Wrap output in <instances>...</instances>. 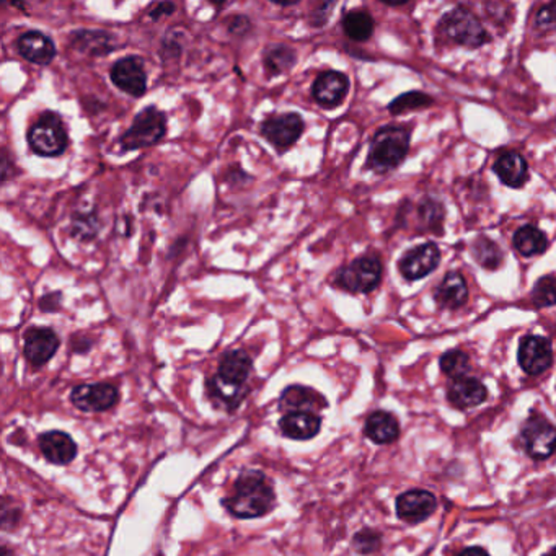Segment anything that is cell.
<instances>
[{"label": "cell", "mask_w": 556, "mask_h": 556, "mask_svg": "<svg viewBox=\"0 0 556 556\" xmlns=\"http://www.w3.org/2000/svg\"><path fill=\"white\" fill-rule=\"evenodd\" d=\"M366 436L376 444H390L398 439L400 426L397 417L387 411H376L366 421Z\"/></svg>", "instance_id": "obj_25"}, {"label": "cell", "mask_w": 556, "mask_h": 556, "mask_svg": "<svg viewBox=\"0 0 556 556\" xmlns=\"http://www.w3.org/2000/svg\"><path fill=\"white\" fill-rule=\"evenodd\" d=\"M493 170L498 175L499 180L511 188H521L529 178V165L517 152L501 154Z\"/></svg>", "instance_id": "obj_23"}, {"label": "cell", "mask_w": 556, "mask_h": 556, "mask_svg": "<svg viewBox=\"0 0 556 556\" xmlns=\"http://www.w3.org/2000/svg\"><path fill=\"white\" fill-rule=\"evenodd\" d=\"M252 358L244 350H235L224 354L217 376L207 382V390L213 398L235 407L240 401V390L252 372Z\"/></svg>", "instance_id": "obj_2"}, {"label": "cell", "mask_w": 556, "mask_h": 556, "mask_svg": "<svg viewBox=\"0 0 556 556\" xmlns=\"http://www.w3.org/2000/svg\"><path fill=\"white\" fill-rule=\"evenodd\" d=\"M543 556H556V548H553V550H550L547 555H543Z\"/></svg>", "instance_id": "obj_44"}, {"label": "cell", "mask_w": 556, "mask_h": 556, "mask_svg": "<svg viewBox=\"0 0 556 556\" xmlns=\"http://www.w3.org/2000/svg\"><path fill=\"white\" fill-rule=\"evenodd\" d=\"M71 401L82 411H107L118 401V390L110 384H83L75 387Z\"/></svg>", "instance_id": "obj_15"}, {"label": "cell", "mask_w": 556, "mask_h": 556, "mask_svg": "<svg viewBox=\"0 0 556 556\" xmlns=\"http://www.w3.org/2000/svg\"><path fill=\"white\" fill-rule=\"evenodd\" d=\"M305 129L302 116L299 113H283L266 118L260 126V134L273 148L284 152L292 148Z\"/></svg>", "instance_id": "obj_8"}, {"label": "cell", "mask_w": 556, "mask_h": 556, "mask_svg": "<svg viewBox=\"0 0 556 556\" xmlns=\"http://www.w3.org/2000/svg\"><path fill=\"white\" fill-rule=\"evenodd\" d=\"M167 134V116L156 105H149L140 110L134 118L129 129L120 138V146L123 150H139V149L156 146Z\"/></svg>", "instance_id": "obj_4"}, {"label": "cell", "mask_w": 556, "mask_h": 556, "mask_svg": "<svg viewBox=\"0 0 556 556\" xmlns=\"http://www.w3.org/2000/svg\"><path fill=\"white\" fill-rule=\"evenodd\" d=\"M110 77L120 91L131 95L134 99H139L148 91L146 67L142 59L138 56L118 59L110 71Z\"/></svg>", "instance_id": "obj_10"}, {"label": "cell", "mask_w": 556, "mask_h": 556, "mask_svg": "<svg viewBox=\"0 0 556 556\" xmlns=\"http://www.w3.org/2000/svg\"><path fill=\"white\" fill-rule=\"evenodd\" d=\"M40 449H42L43 455L56 465H66L77 455V446L72 441V437L61 431L42 434Z\"/></svg>", "instance_id": "obj_19"}, {"label": "cell", "mask_w": 556, "mask_h": 556, "mask_svg": "<svg viewBox=\"0 0 556 556\" xmlns=\"http://www.w3.org/2000/svg\"><path fill=\"white\" fill-rule=\"evenodd\" d=\"M523 449L535 460H545L556 450V429L542 415H532L522 427Z\"/></svg>", "instance_id": "obj_9"}, {"label": "cell", "mask_w": 556, "mask_h": 556, "mask_svg": "<svg viewBox=\"0 0 556 556\" xmlns=\"http://www.w3.org/2000/svg\"><path fill=\"white\" fill-rule=\"evenodd\" d=\"M252 28V20L246 17V15H235L229 20L227 24V30L230 34H235V36H244L248 34Z\"/></svg>", "instance_id": "obj_37"}, {"label": "cell", "mask_w": 556, "mask_h": 556, "mask_svg": "<svg viewBox=\"0 0 556 556\" xmlns=\"http://www.w3.org/2000/svg\"><path fill=\"white\" fill-rule=\"evenodd\" d=\"M434 297H436V302L444 309H450V311L460 309L468 299L465 278L460 273L446 274V278L442 279Z\"/></svg>", "instance_id": "obj_24"}, {"label": "cell", "mask_w": 556, "mask_h": 556, "mask_svg": "<svg viewBox=\"0 0 556 556\" xmlns=\"http://www.w3.org/2000/svg\"><path fill=\"white\" fill-rule=\"evenodd\" d=\"M433 103V99L423 91H408V93L400 95L398 99L393 100L392 103L388 105V110L393 115H401V113H407V111L417 110V108L431 107Z\"/></svg>", "instance_id": "obj_32"}, {"label": "cell", "mask_w": 556, "mask_h": 556, "mask_svg": "<svg viewBox=\"0 0 556 556\" xmlns=\"http://www.w3.org/2000/svg\"><path fill=\"white\" fill-rule=\"evenodd\" d=\"M486 387L475 377L454 379L447 388V398L455 408H474L486 400Z\"/></svg>", "instance_id": "obj_18"}, {"label": "cell", "mask_w": 556, "mask_h": 556, "mask_svg": "<svg viewBox=\"0 0 556 556\" xmlns=\"http://www.w3.org/2000/svg\"><path fill=\"white\" fill-rule=\"evenodd\" d=\"M295 62L297 54L286 44H273L263 54V64L271 75L286 74L295 66Z\"/></svg>", "instance_id": "obj_28"}, {"label": "cell", "mask_w": 556, "mask_h": 556, "mask_svg": "<svg viewBox=\"0 0 556 556\" xmlns=\"http://www.w3.org/2000/svg\"><path fill=\"white\" fill-rule=\"evenodd\" d=\"M17 50L22 58L36 66H48L56 58V44L42 32H26L18 38Z\"/></svg>", "instance_id": "obj_17"}, {"label": "cell", "mask_w": 556, "mask_h": 556, "mask_svg": "<svg viewBox=\"0 0 556 556\" xmlns=\"http://www.w3.org/2000/svg\"><path fill=\"white\" fill-rule=\"evenodd\" d=\"M532 299L537 307H551L556 303V276L548 274L540 278L533 291H532Z\"/></svg>", "instance_id": "obj_33"}, {"label": "cell", "mask_w": 556, "mask_h": 556, "mask_svg": "<svg viewBox=\"0 0 556 556\" xmlns=\"http://www.w3.org/2000/svg\"><path fill=\"white\" fill-rule=\"evenodd\" d=\"M327 405V400L319 392H315L309 387H302V385L287 387L281 395V408L286 409L289 413H295V411L313 413V411L325 408Z\"/></svg>", "instance_id": "obj_20"}, {"label": "cell", "mask_w": 556, "mask_h": 556, "mask_svg": "<svg viewBox=\"0 0 556 556\" xmlns=\"http://www.w3.org/2000/svg\"><path fill=\"white\" fill-rule=\"evenodd\" d=\"M439 260H441V250L429 242L403 254L398 263V270L403 278L417 281L431 274L439 266Z\"/></svg>", "instance_id": "obj_11"}, {"label": "cell", "mask_w": 556, "mask_h": 556, "mask_svg": "<svg viewBox=\"0 0 556 556\" xmlns=\"http://www.w3.org/2000/svg\"><path fill=\"white\" fill-rule=\"evenodd\" d=\"M441 34L455 44L476 50L490 42V34L474 12L465 7L450 10L439 22Z\"/></svg>", "instance_id": "obj_5"}, {"label": "cell", "mask_w": 556, "mask_h": 556, "mask_svg": "<svg viewBox=\"0 0 556 556\" xmlns=\"http://www.w3.org/2000/svg\"><path fill=\"white\" fill-rule=\"evenodd\" d=\"M72 344H74V351L77 352L89 351V348H91V341H89L87 338H81V341H77V340H74V341H72Z\"/></svg>", "instance_id": "obj_42"}, {"label": "cell", "mask_w": 556, "mask_h": 556, "mask_svg": "<svg viewBox=\"0 0 556 556\" xmlns=\"http://www.w3.org/2000/svg\"><path fill=\"white\" fill-rule=\"evenodd\" d=\"M417 213H419V217H421V222L425 224L426 229L441 232L442 221H444V206L439 201L426 197L421 201Z\"/></svg>", "instance_id": "obj_34"}, {"label": "cell", "mask_w": 556, "mask_h": 556, "mask_svg": "<svg viewBox=\"0 0 556 556\" xmlns=\"http://www.w3.org/2000/svg\"><path fill=\"white\" fill-rule=\"evenodd\" d=\"M514 248L523 256H537L548 248V238L533 225H523L514 234Z\"/></svg>", "instance_id": "obj_27"}, {"label": "cell", "mask_w": 556, "mask_h": 556, "mask_svg": "<svg viewBox=\"0 0 556 556\" xmlns=\"http://www.w3.org/2000/svg\"><path fill=\"white\" fill-rule=\"evenodd\" d=\"M180 54V43L177 42L173 36H170V38H165L164 44H162V56H164V58L175 59L178 58Z\"/></svg>", "instance_id": "obj_40"}, {"label": "cell", "mask_w": 556, "mask_h": 556, "mask_svg": "<svg viewBox=\"0 0 556 556\" xmlns=\"http://www.w3.org/2000/svg\"><path fill=\"white\" fill-rule=\"evenodd\" d=\"M279 426H281L283 434L287 437L295 439V441H307L319 434L321 419L315 413L295 411V413L284 415L279 421Z\"/></svg>", "instance_id": "obj_22"}, {"label": "cell", "mask_w": 556, "mask_h": 556, "mask_svg": "<svg viewBox=\"0 0 556 556\" xmlns=\"http://www.w3.org/2000/svg\"><path fill=\"white\" fill-rule=\"evenodd\" d=\"M380 545V535L372 531H364L354 537V548L360 553H372Z\"/></svg>", "instance_id": "obj_35"}, {"label": "cell", "mask_w": 556, "mask_h": 556, "mask_svg": "<svg viewBox=\"0 0 556 556\" xmlns=\"http://www.w3.org/2000/svg\"><path fill=\"white\" fill-rule=\"evenodd\" d=\"M441 370L446 376L452 377V379L465 377L466 372L470 370L468 354L460 350H452V351L442 354Z\"/></svg>", "instance_id": "obj_31"}, {"label": "cell", "mask_w": 556, "mask_h": 556, "mask_svg": "<svg viewBox=\"0 0 556 556\" xmlns=\"http://www.w3.org/2000/svg\"><path fill=\"white\" fill-rule=\"evenodd\" d=\"M535 26L542 32L556 30V2L543 5L535 17Z\"/></svg>", "instance_id": "obj_36"}, {"label": "cell", "mask_w": 556, "mask_h": 556, "mask_svg": "<svg viewBox=\"0 0 556 556\" xmlns=\"http://www.w3.org/2000/svg\"><path fill=\"white\" fill-rule=\"evenodd\" d=\"M26 139L34 154L42 157L61 156L66 152L69 146L66 126L62 123L61 116L53 111L40 115L36 123L26 134Z\"/></svg>", "instance_id": "obj_6"}, {"label": "cell", "mask_w": 556, "mask_h": 556, "mask_svg": "<svg viewBox=\"0 0 556 556\" xmlns=\"http://www.w3.org/2000/svg\"><path fill=\"white\" fill-rule=\"evenodd\" d=\"M350 91L348 75L338 71H327L315 79L312 85V95L320 107L333 110L343 103Z\"/></svg>", "instance_id": "obj_14"}, {"label": "cell", "mask_w": 556, "mask_h": 556, "mask_svg": "<svg viewBox=\"0 0 556 556\" xmlns=\"http://www.w3.org/2000/svg\"><path fill=\"white\" fill-rule=\"evenodd\" d=\"M2 556H15L14 553H10L9 550H4V555Z\"/></svg>", "instance_id": "obj_45"}, {"label": "cell", "mask_w": 556, "mask_h": 556, "mask_svg": "<svg viewBox=\"0 0 556 556\" xmlns=\"http://www.w3.org/2000/svg\"><path fill=\"white\" fill-rule=\"evenodd\" d=\"M61 302H62V294H61L59 291H56V292H48V294L40 297L38 307H40V311L42 312L53 313V312L61 309Z\"/></svg>", "instance_id": "obj_38"}, {"label": "cell", "mask_w": 556, "mask_h": 556, "mask_svg": "<svg viewBox=\"0 0 556 556\" xmlns=\"http://www.w3.org/2000/svg\"><path fill=\"white\" fill-rule=\"evenodd\" d=\"M408 150L409 132L400 126H385L370 140L366 165L377 173L390 172L401 165Z\"/></svg>", "instance_id": "obj_3"}, {"label": "cell", "mask_w": 556, "mask_h": 556, "mask_svg": "<svg viewBox=\"0 0 556 556\" xmlns=\"http://www.w3.org/2000/svg\"><path fill=\"white\" fill-rule=\"evenodd\" d=\"M474 254L476 262L486 270H498L503 263V252L498 244H494L491 238L484 235L475 240Z\"/></svg>", "instance_id": "obj_30"}, {"label": "cell", "mask_w": 556, "mask_h": 556, "mask_svg": "<svg viewBox=\"0 0 556 556\" xmlns=\"http://www.w3.org/2000/svg\"><path fill=\"white\" fill-rule=\"evenodd\" d=\"M116 38L103 30H77L71 34L75 50L91 56H107L116 50Z\"/></svg>", "instance_id": "obj_21"}, {"label": "cell", "mask_w": 556, "mask_h": 556, "mask_svg": "<svg viewBox=\"0 0 556 556\" xmlns=\"http://www.w3.org/2000/svg\"><path fill=\"white\" fill-rule=\"evenodd\" d=\"M100 221L99 216L95 211L91 213L74 214L72 224H71V235L79 242H91L99 235Z\"/></svg>", "instance_id": "obj_29"}, {"label": "cell", "mask_w": 556, "mask_h": 556, "mask_svg": "<svg viewBox=\"0 0 556 556\" xmlns=\"http://www.w3.org/2000/svg\"><path fill=\"white\" fill-rule=\"evenodd\" d=\"M382 279V263L376 256H360L336 273L335 286L352 294L372 292Z\"/></svg>", "instance_id": "obj_7"}, {"label": "cell", "mask_w": 556, "mask_h": 556, "mask_svg": "<svg viewBox=\"0 0 556 556\" xmlns=\"http://www.w3.org/2000/svg\"><path fill=\"white\" fill-rule=\"evenodd\" d=\"M376 22L368 10H351L343 17V30L352 42H368L374 34Z\"/></svg>", "instance_id": "obj_26"}, {"label": "cell", "mask_w": 556, "mask_h": 556, "mask_svg": "<svg viewBox=\"0 0 556 556\" xmlns=\"http://www.w3.org/2000/svg\"><path fill=\"white\" fill-rule=\"evenodd\" d=\"M175 9H177V5L172 4V2H162V4H158L157 7L149 12V17L152 18V20H160L162 17L172 15Z\"/></svg>", "instance_id": "obj_41"}, {"label": "cell", "mask_w": 556, "mask_h": 556, "mask_svg": "<svg viewBox=\"0 0 556 556\" xmlns=\"http://www.w3.org/2000/svg\"><path fill=\"white\" fill-rule=\"evenodd\" d=\"M224 506L240 519L262 517L274 506V493L262 472H245L238 476L234 491L224 499Z\"/></svg>", "instance_id": "obj_1"}, {"label": "cell", "mask_w": 556, "mask_h": 556, "mask_svg": "<svg viewBox=\"0 0 556 556\" xmlns=\"http://www.w3.org/2000/svg\"><path fill=\"white\" fill-rule=\"evenodd\" d=\"M458 556H490V555H488V553H486V551H484L483 548L472 547V548H466V550H464V551H462V553H460V555Z\"/></svg>", "instance_id": "obj_43"}, {"label": "cell", "mask_w": 556, "mask_h": 556, "mask_svg": "<svg viewBox=\"0 0 556 556\" xmlns=\"http://www.w3.org/2000/svg\"><path fill=\"white\" fill-rule=\"evenodd\" d=\"M59 336L54 330L46 327H32L26 330L24 354L32 366H44L59 350Z\"/></svg>", "instance_id": "obj_13"}, {"label": "cell", "mask_w": 556, "mask_h": 556, "mask_svg": "<svg viewBox=\"0 0 556 556\" xmlns=\"http://www.w3.org/2000/svg\"><path fill=\"white\" fill-rule=\"evenodd\" d=\"M436 507H437V501L433 493L429 491H407L397 499V514L405 522H423L433 514Z\"/></svg>", "instance_id": "obj_16"}, {"label": "cell", "mask_w": 556, "mask_h": 556, "mask_svg": "<svg viewBox=\"0 0 556 556\" xmlns=\"http://www.w3.org/2000/svg\"><path fill=\"white\" fill-rule=\"evenodd\" d=\"M333 7H335L333 2H330V4H327V2H325V4H319V5L313 9V12H312V25L317 26V28L325 25Z\"/></svg>", "instance_id": "obj_39"}, {"label": "cell", "mask_w": 556, "mask_h": 556, "mask_svg": "<svg viewBox=\"0 0 556 556\" xmlns=\"http://www.w3.org/2000/svg\"><path fill=\"white\" fill-rule=\"evenodd\" d=\"M553 362L551 344L543 336H525L519 346V364L529 376H539Z\"/></svg>", "instance_id": "obj_12"}]
</instances>
